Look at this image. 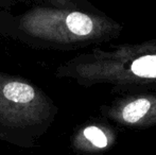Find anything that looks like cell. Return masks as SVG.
Listing matches in <instances>:
<instances>
[{
	"mask_svg": "<svg viewBox=\"0 0 156 155\" xmlns=\"http://www.w3.org/2000/svg\"><path fill=\"white\" fill-rule=\"evenodd\" d=\"M56 112L53 100L29 79L0 71V129L14 137L20 148L36 147Z\"/></svg>",
	"mask_w": 156,
	"mask_h": 155,
	"instance_id": "obj_2",
	"label": "cell"
},
{
	"mask_svg": "<svg viewBox=\"0 0 156 155\" xmlns=\"http://www.w3.org/2000/svg\"><path fill=\"white\" fill-rule=\"evenodd\" d=\"M17 4V0H0V16L3 13L12 12L13 8Z\"/></svg>",
	"mask_w": 156,
	"mask_h": 155,
	"instance_id": "obj_7",
	"label": "cell"
},
{
	"mask_svg": "<svg viewBox=\"0 0 156 155\" xmlns=\"http://www.w3.org/2000/svg\"><path fill=\"white\" fill-rule=\"evenodd\" d=\"M150 107V101L146 98H140L125 106L122 111V118L129 123H135L148 113Z\"/></svg>",
	"mask_w": 156,
	"mask_h": 155,
	"instance_id": "obj_4",
	"label": "cell"
},
{
	"mask_svg": "<svg viewBox=\"0 0 156 155\" xmlns=\"http://www.w3.org/2000/svg\"><path fill=\"white\" fill-rule=\"evenodd\" d=\"M0 140L1 141H5V143H10V145H13V146H16V147H19L20 148V143L16 140L13 136H11L10 134L3 131L2 129H0Z\"/></svg>",
	"mask_w": 156,
	"mask_h": 155,
	"instance_id": "obj_8",
	"label": "cell"
},
{
	"mask_svg": "<svg viewBox=\"0 0 156 155\" xmlns=\"http://www.w3.org/2000/svg\"><path fill=\"white\" fill-rule=\"evenodd\" d=\"M83 136L96 148H105L107 146V137L99 128L94 125L87 126L83 130Z\"/></svg>",
	"mask_w": 156,
	"mask_h": 155,
	"instance_id": "obj_6",
	"label": "cell"
},
{
	"mask_svg": "<svg viewBox=\"0 0 156 155\" xmlns=\"http://www.w3.org/2000/svg\"><path fill=\"white\" fill-rule=\"evenodd\" d=\"M107 29L104 18L88 11L38 4L20 14L0 16V35L35 49H64Z\"/></svg>",
	"mask_w": 156,
	"mask_h": 155,
	"instance_id": "obj_1",
	"label": "cell"
},
{
	"mask_svg": "<svg viewBox=\"0 0 156 155\" xmlns=\"http://www.w3.org/2000/svg\"><path fill=\"white\" fill-rule=\"evenodd\" d=\"M38 5H48L60 9H73L90 12L91 5L87 0H30Z\"/></svg>",
	"mask_w": 156,
	"mask_h": 155,
	"instance_id": "obj_5",
	"label": "cell"
},
{
	"mask_svg": "<svg viewBox=\"0 0 156 155\" xmlns=\"http://www.w3.org/2000/svg\"><path fill=\"white\" fill-rule=\"evenodd\" d=\"M131 70L140 78H156V54L140 56L131 65Z\"/></svg>",
	"mask_w": 156,
	"mask_h": 155,
	"instance_id": "obj_3",
	"label": "cell"
}]
</instances>
